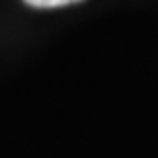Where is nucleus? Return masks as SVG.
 Wrapping results in <instances>:
<instances>
[{
    "label": "nucleus",
    "mask_w": 158,
    "mask_h": 158,
    "mask_svg": "<svg viewBox=\"0 0 158 158\" xmlns=\"http://www.w3.org/2000/svg\"><path fill=\"white\" fill-rule=\"evenodd\" d=\"M23 2L33 8H60V6L76 4V2H84V0H23Z\"/></svg>",
    "instance_id": "1"
}]
</instances>
